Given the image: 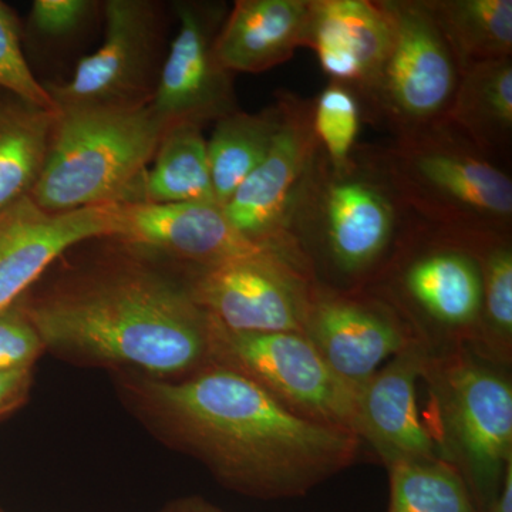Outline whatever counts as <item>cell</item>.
<instances>
[{
    "label": "cell",
    "instance_id": "6da1fadb",
    "mask_svg": "<svg viewBox=\"0 0 512 512\" xmlns=\"http://www.w3.org/2000/svg\"><path fill=\"white\" fill-rule=\"evenodd\" d=\"M18 306L46 350L84 365L173 380L208 362V315L184 266L119 238L74 245Z\"/></svg>",
    "mask_w": 512,
    "mask_h": 512
},
{
    "label": "cell",
    "instance_id": "7a4b0ae2",
    "mask_svg": "<svg viewBox=\"0 0 512 512\" xmlns=\"http://www.w3.org/2000/svg\"><path fill=\"white\" fill-rule=\"evenodd\" d=\"M134 412L222 484L252 497H301L346 470L359 437L291 412L237 372L205 365L181 379L120 380Z\"/></svg>",
    "mask_w": 512,
    "mask_h": 512
},
{
    "label": "cell",
    "instance_id": "3957f363",
    "mask_svg": "<svg viewBox=\"0 0 512 512\" xmlns=\"http://www.w3.org/2000/svg\"><path fill=\"white\" fill-rule=\"evenodd\" d=\"M417 220L375 147L357 144L343 167H333L319 147L296 192L285 235L313 281L340 291H362Z\"/></svg>",
    "mask_w": 512,
    "mask_h": 512
},
{
    "label": "cell",
    "instance_id": "277c9868",
    "mask_svg": "<svg viewBox=\"0 0 512 512\" xmlns=\"http://www.w3.org/2000/svg\"><path fill=\"white\" fill-rule=\"evenodd\" d=\"M375 147L414 217L466 234H512V180L453 128L440 124Z\"/></svg>",
    "mask_w": 512,
    "mask_h": 512
},
{
    "label": "cell",
    "instance_id": "5b68a950",
    "mask_svg": "<svg viewBox=\"0 0 512 512\" xmlns=\"http://www.w3.org/2000/svg\"><path fill=\"white\" fill-rule=\"evenodd\" d=\"M161 136L150 107L56 110L45 167L29 197L56 214L126 202Z\"/></svg>",
    "mask_w": 512,
    "mask_h": 512
},
{
    "label": "cell",
    "instance_id": "8992f818",
    "mask_svg": "<svg viewBox=\"0 0 512 512\" xmlns=\"http://www.w3.org/2000/svg\"><path fill=\"white\" fill-rule=\"evenodd\" d=\"M431 420L441 460L456 468L470 494L493 503L512 460V386L490 363L457 349L427 357Z\"/></svg>",
    "mask_w": 512,
    "mask_h": 512
},
{
    "label": "cell",
    "instance_id": "52a82bcc",
    "mask_svg": "<svg viewBox=\"0 0 512 512\" xmlns=\"http://www.w3.org/2000/svg\"><path fill=\"white\" fill-rule=\"evenodd\" d=\"M478 235L417 220L366 291L392 306L416 335L430 329L458 346L473 345L483 295Z\"/></svg>",
    "mask_w": 512,
    "mask_h": 512
},
{
    "label": "cell",
    "instance_id": "ba28073f",
    "mask_svg": "<svg viewBox=\"0 0 512 512\" xmlns=\"http://www.w3.org/2000/svg\"><path fill=\"white\" fill-rule=\"evenodd\" d=\"M101 18V45L69 80L43 83L56 110L137 111L153 103L170 45L171 3L106 0Z\"/></svg>",
    "mask_w": 512,
    "mask_h": 512
},
{
    "label": "cell",
    "instance_id": "9c48e42d",
    "mask_svg": "<svg viewBox=\"0 0 512 512\" xmlns=\"http://www.w3.org/2000/svg\"><path fill=\"white\" fill-rule=\"evenodd\" d=\"M390 25V47L375 86L360 101L363 120L394 137L440 126L461 67L427 0H377Z\"/></svg>",
    "mask_w": 512,
    "mask_h": 512
},
{
    "label": "cell",
    "instance_id": "30bf717a",
    "mask_svg": "<svg viewBox=\"0 0 512 512\" xmlns=\"http://www.w3.org/2000/svg\"><path fill=\"white\" fill-rule=\"evenodd\" d=\"M207 365L248 377L305 419L357 436V389L332 372L303 333L237 332L208 315Z\"/></svg>",
    "mask_w": 512,
    "mask_h": 512
},
{
    "label": "cell",
    "instance_id": "8fae6325",
    "mask_svg": "<svg viewBox=\"0 0 512 512\" xmlns=\"http://www.w3.org/2000/svg\"><path fill=\"white\" fill-rule=\"evenodd\" d=\"M184 271L194 302L225 328L303 333L313 278L296 256L268 251Z\"/></svg>",
    "mask_w": 512,
    "mask_h": 512
},
{
    "label": "cell",
    "instance_id": "7c38bea8",
    "mask_svg": "<svg viewBox=\"0 0 512 512\" xmlns=\"http://www.w3.org/2000/svg\"><path fill=\"white\" fill-rule=\"evenodd\" d=\"M177 32L170 40L150 109L163 131L204 128L239 110L234 76L218 60L215 42L227 18V2L175 0Z\"/></svg>",
    "mask_w": 512,
    "mask_h": 512
},
{
    "label": "cell",
    "instance_id": "4fadbf2b",
    "mask_svg": "<svg viewBox=\"0 0 512 512\" xmlns=\"http://www.w3.org/2000/svg\"><path fill=\"white\" fill-rule=\"evenodd\" d=\"M303 335L332 372L355 389L420 339L375 293L340 291L316 281L309 291Z\"/></svg>",
    "mask_w": 512,
    "mask_h": 512
},
{
    "label": "cell",
    "instance_id": "5bb4252c",
    "mask_svg": "<svg viewBox=\"0 0 512 512\" xmlns=\"http://www.w3.org/2000/svg\"><path fill=\"white\" fill-rule=\"evenodd\" d=\"M278 96L284 114L274 143L222 211L249 241L285 249L303 261L286 238L285 225L319 143L312 126V100L284 90Z\"/></svg>",
    "mask_w": 512,
    "mask_h": 512
},
{
    "label": "cell",
    "instance_id": "9a60e30c",
    "mask_svg": "<svg viewBox=\"0 0 512 512\" xmlns=\"http://www.w3.org/2000/svg\"><path fill=\"white\" fill-rule=\"evenodd\" d=\"M110 235L185 268H207L262 252L285 249L255 244L215 204L116 202L109 204ZM302 261V259H301Z\"/></svg>",
    "mask_w": 512,
    "mask_h": 512
},
{
    "label": "cell",
    "instance_id": "2e32d148",
    "mask_svg": "<svg viewBox=\"0 0 512 512\" xmlns=\"http://www.w3.org/2000/svg\"><path fill=\"white\" fill-rule=\"evenodd\" d=\"M109 235V204L56 214L26 197L0 211V312L13 308L64 252Z\"/></svg>",
    "mask_w": 512,
    "mask_h": 512
},
{
    "label": "cell",
    "instance_id": "e0dca14e",
    "mask_svg": "<svg viewBox=\"0 0 512 512\" xmlns=\"http://www.w3.org/2000/svg\"><path fill=\"white\" fill-rule=\"evenodd\" d=\"M427 357L426 340L417 339L357 387V436L375 448L387 466L440 458L417 404V382Z\"/></svg>",
    "mask_w": 512,
    "mask_h": 512
},
{
    "label": "cell",
    "instance_id": "ac0fdd59",
    "mask_svg": "<svg viewBox=\"0 0 512 512\" xmlns=\"http://www.w3.org/2000/svg\"><path fill=\"white\" fill-rule=\"evenodd\" d=\"M305 47L330 82L345 84L362 101L389 53V20L377 0H311Z\"/></svg>",
    "mask_w": 512,
    "mask_h": 512
},
{
    "label": "cell",
    "instance_id": "d6986e66",
    "mask_svg": "<svg viewBox=\"0 0 512 512\" xmlns=\"http://www.w3.org/2000/svg\"><path fill=\"white\" fill-rule=\"evenodd\" d=\"M311 0H237L222 23L215 53L228 72L262 73L305 47Z\"/></svg>",
    "mask_w": 512,
    "mask_h": 512
},
{
    "label": "cell",
    "instance_id": "ffe728a7",
    "mask_svg": "<svg viewBox=\"0 0 512 512\" xmlns=\"http://www.w3.org/2000/svg\"><path fill=\"white\" fill-rule=\"evenodd\" d=\"M443 124L497 164L510 156L512 57L464 67Z\"/></svg>",
    "mask_w": 512,
    "mask_h": 512
},
{
    "label": "cell",
    "instance_id": "44dd1931",
    "mask_svg": "<svg viewBox=\"0 0 512 512\" xmlns=\"http://www.w3.org/2000/svg\"><path fill=\"white\" fill-rule=\"evenodd\" d=\"M56 110L0 89V211L29 197L45 167Z\"/></svg>",
    "mask_w": 512,
    "mask_h": 512
},
{
    "label": "cell",
    "instance_id": "7402d4cb",
    "mask_svg": "<svg viewBox=\"0 0 512 512\" xmlns=\"http://www.w3.org/2000/svg\"><path fill=\"white\" fill-rule=\"evenodd\" d=\"M126 202L218 205L212 188L207 140L201 128L177 126L164 130L153 160Z\"/></svg>",
    "mask_w": 512,
    "mask_h": 512
},
{
    "label": "cell",
    "instance_id": "603a6c76",
    "mask_svg": "<svg viewBox=\"0 0 512 512\" xmlns=\"http://www.w3.org/2000/svg\"><path fill=\"white\" fill-rule=\"evenodd\" d=\"M282 114L284 107L278 96L272 106L259 113L239 109L215 123L207 140V154L215 201L221 208L268 154Z\"/></svg>",
    "mask_w": 512,
    "mask_h": 512
},
{
    "label": "cell",
    "instance_id": "cb8c5ba5",
    "mask_svg": "<svg viewBox=\"0 0 512 512\" xmlns=\"http://www.w3.org/2000/svg\"><path fill=\"white\" fill-rule=\"evenodd\" d=\"M461 70L512 57V0H427Z\"/></svg>",
    "mask_w": 512,
    "mask_h": 512
},
{
    "label": "cell",
    "instance_id": "d4e9b609",
    "mask_svg": "<svg viewBox=\"0 0 512 512\" xmlns=\"http://www.w3.org/2000/svg\"><path fill=\"white\" fill-rule=\"evenodd\" d=\"M477 249L483 295L474 345L507 363L512 350V235L480 234Z\"/></svg>",
    "mask_w": 512,
    "mask_h": 512
},
{
    "label": "cell",
    "instance_id": "484cf974",
    "mask_svg": "<svg viewBox=\"0 0 512 512\" xmlns=\"http://www.w3.org/2000/svg\"><path fill=\"white\" fill-rule=\"evenodd\" d=\"M389 512H477L460 473L441 460L389 466Z\"/></svg>",
    "mask_w": 512,
    "mask_h": 512
},
{
    "label": "cell",
    "instance_id": "4316f807",
    "mask_svg": "<svg viewBox=\"0 0 512 512\" xmlns=\"http://www.w3.org/2000/svg\"><path fill=\"white\" fill-rule=\"evenodd\" d=\"M363 109L355 90L330 82L312 100V126L320 150L333 167L348 164L357 147Z\"/></svg>",
    "mask_w": 512,
    "mask_h": 512
},
{
    "label": "cell",
    "instance_id": "83f0119b",
    "mask_svg": "<svg viewBox=\"0 0 512 512\" xmlns=\"http://www.w3.org/2000/svg\"><path fill=\"white\" fill-rule=\"evenodd\" d=\"M97 0H35L23 23V46L60 47L79 39L101 18Z\"/></svg>",
    "mask_w": 512,
    "mask_h": 512
},
{
    "label": "cell",
    "instance_id": "f1b7e54d",
    "mask_svg": "<svg viewBox=\"0 0 512 512\" xmlns=\"http://www.w3.org/2000/svg\"><path fill=\"white\" fill-rule=\"evenodd\" d=\"M0 89L56 110L46 87L37 79L26 57L22 20L5 2H0Z\"/></svg>",
    "mask_w": 512,
    "mask_h": 512
},
{
    "label": "cell",
    "instance_id": "f546056e",
    "mask_svg": "<svg viewBox=\"0 0 512 512\" xmlns=\"http://www.w3.org/2000/svg\"><path fill=\"white\" fill-rule=\"evenodd\" d=\"M45 350L35 326L18 303L0 312V372L33 369Z\"/></svg>",
    "mask_w": 512,
    "mask_h": 512
},
{
    "label": "cell",
    "instance_id": "4dcf8cb0",
    "mask_svg": "<svg viewBox=\"0 0 512 512\" xmlns=\"http://www.w3.org/2000/svg\"><path fill=\"white\" fill-rule=\"evenodd\" d=\"M33 369L0 372V417L8 416L28 402Z\"/></svg>",
    "mask_w": 512,
    "mask_h": 512
},
{
    "label": "cell",
    "instance_id": "1f68e13d",
    "mask_svg": "<svg viewBox=\"0 0 512 512\" xmlns=\"http://www.w3.org/2000/svg\"><path fill=\"white\" fill-rule=\"evenodd\" d=\"M488 512H512V460L508 461L500 488Z\"/></svg>",
    "mask_w": 512,
    "mask_h": 512
},
{
    "label": "cell",
    "instance_id": "d6a6232c",
    "mask_svg": "<svg viewBox=\"0 0 512 512\" xmlns=\"http://www.w3.org/2000/svg\"><path fill=\"white\" fill-rule=\"evenodd\" d=\"M160 512H222L218 508L198 500V498H190V500H181L165 507Z\"/></svg>",
    "mask_w": 512,
    "mask_h": 512
}]
</instances>
